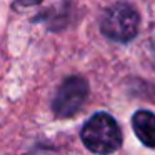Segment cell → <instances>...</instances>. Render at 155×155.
<instances>
[{
	"instance_id": "obj_1",
	"label": "cell",
	"mask_w": 155,
	"mask_h": 155,
	"mask_svg": "<svg viewBox=\"0 0 155 155\" xmlns=\"http://www.w3.org/2000/svg\"><path fill=\"white\" fill-rule=\"evenodd\" d=\"M82 142L90 152L108 155L122 145V132L112 115L105 112L92 115L82 128Z\"/></svg>"
},
{
	"instance_id": "obj_2",
	"label": "cell",
	"mask_w": 155,
	"mask_h": 155,
	"mask_svg": "<svg viewBox=\"0 0 155 155\" xmlns=\"http://www.w3.org/2000/svg\"><path fill=\"white\" fill-rule=\"evenodd\" d=\"M138 25H140V15L137 8L127 2H118L108 7L102 15L100 30L110 40L127 44L137 37Z\"/></svg>"
},
{
	"instance_id": "obj_3",
	"label": "cell",
	"mask_w": 155,
	"mask_h": 155,
	"mask_svg": "<svg viewBox=\"0 0 155 155\" xmlns=\"http://www.w3.org/2000/svg\"><path fill=\"white\" fill-rule=\"evenodd\" d=\"M88 97V84L82 77H68L58 87L52 102L54 114L60 118L75 115Z\"/></svg>"
},
{
	"instance_id": "obj_4",
	"label": "cell",
	"mask_w": 155,
	"mask_h": 155,
	"mask_svg": "<svg viewBox=\"0 0 155 155\" xmlns=\"http://www.w3.org/2000/svg\"><path fill=\"white\" fill-rule=\"evenodd\" d=\"M132 127L138 140L148 148H155V115L148 110H138L132 117Z\"/></svg>"
}]
</instances>
